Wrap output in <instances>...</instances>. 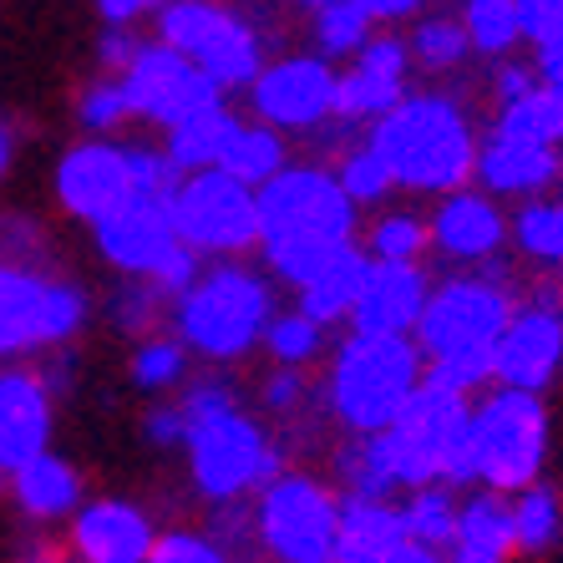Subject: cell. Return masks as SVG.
<instances>
[{
    "mask_svg": "<svg viewBox=\"0 0 563 563\" xmlns=\"http://www.w3.org/2000/svg\"><path fill=\"white\" fill-rule=\"evenodd\" d=\"M518 295L523 289L512 285L503 264L452 269L446 279H437L417 335H411L427 361V380L477 401L493 386V351L518 310Z\"/></svg>",
    "mask_w": 563,
    "mask_h": 563,
    "instance_id": "1",
    "label": "cell"
},
{
    "mask_svg": "<svg viewBox=\"0 0 563 563\" xmlns=\"http://www.w3.org/2000/svg\"><path fill=\"white\" fill-rule=\"evenodd\" d=\"M361 244V209L330 163H289L260 188V264L285 289L310 285L341 250Z\"/></svg>",
    "mask_w": 563,
    "mask_h": 563,
    "instance_id": "2",
    "label": "cell"
},
{
    "mask_svg": "<svg viewBox=\"0 0 563 563\" xmlns=\"http://www.w3.org/2000/svg\"><path fill=\"white\" fill-rule=\"evenodd\" d=\"M477 122L457 92H407L366 132V143L391 173L396 194L446 198L477 178Z\"/></svg>",
    "mask_w": 563,
    "mask_h": 563,
    "instance_id": "3",
    "label": "cell"
},
{
    "mask_svg": "<svg viewBox=\"0 0 563 563\" xmlns=\"http://www.w3.org/2000/svg\"><path fill=\"white\" fill-rule=\"evenodd\" d=\"M421 386H427V361L411 335L345 330L320 371V407L341 437H380L411 407Z\"/></svg>",
    "mask_w": 563,
    "mask_h": 563,
    "instance_id": "4",
    "label": "cell"
},
{
    "mask_svg": "<svg viewBox=\"0 0 563 563\" xmlns=\"http://www.w3.org/2000/svg\"><path fill=\"white\" fill-rule=\"evenodd\" d=\"M275 314V279L264 275V264L219 260L198 269L194 285L173 300L168 320L203 371H229L260 351Z\"/></svg>",
    "mask_w": 563,
    "mask_h": 563,
    "instance_id": "5",
    "label": "cell"
},
{
    "mask_svg": "<svg viewBox=\"0 0 563 563\" xmlns=\"http://www.w3.org/2000/svg\"><path fill=\"white\" fill-rule=\"evenodd\" d=\"M184 462L198 503L229 508V503H254L264 487L275 483L289 467V446L279 442V432L260 411L234 401V407H223L188 427Z\"/></svg>",
    "mask_w": 563,
    "mask_h": 563,
    "instance_id": "6",
    "label": "cell"
},
{
    "mask_svg": "<svg viewBox=\"0 0 563 563\" xmlns=\"http://www.w3.org/2000/svg\"><path fill=\"white\" fill-rule=\"evenodd\" d=\"M553 452V421L549 401L528 391H508V386H487L472 401V427H467V493L487 487V493H523V487L543 483Z\"/></svg>",
    "mask_w": 563,
    "mask_h": 563,
    "instance_id": "7",
    "label": "cell"
},
{
    "mask_svg": "<svg viewBox=\"0 0 563 563\" xmlns=\"http://www.w3.org/2000/svg\"><path fill=\"white\" fill-rule=\"evenodd\" d=\"M173 184H178V173L163 157V147L128 143V137H77L71 147H62L52 168L56 209L66 219L87 223V229L97 219H107L112 209H122L128 198H168Z\"/></svg>",
    "mask_w": 563,
    "mask_h": 563,
    "instance_id": "8",
    "label": "cell"
},
{
    "mask_svg": "<svg viewBox=\"0 0 563 563\" xmlns=\"http://www.w3.org/2000/svg\"><path fill=\"white\" fill-rule=\"evenodd\" d=\"M92 295L46 264H0V366L56 355L87 335Z\"/></svg>",
    "mask_w": 563,
    "mask_h": 563,
    "instance_id": "9",
    "label": "cell"
},
{
    "mask_svg": "<svg viewBox=\"0 0 563 563\" xmlns=\"http://www.w3.org/2000/svg\"><path fill=\"white\" fill-rule=\"evenodd\" d=\"M467 427H472V401L442 386H421L411 396V407L376 437L386 472L396 483V498L411 487L446 483L467 493Z\"/></svg>",
    "mask_w": 563,
    "mask_h": 563,
    "instance_id": "10",
    "label": "cell"
},
{
    "mask_svg": "<svg viewBox=\"0 0 563 563\" xmlns=\"http://www.w3.org/2000/svg\"><path fill=\"white\" fill-rule=\"evenodd\" d=\"M250 518L264 563H330L341 533V487L325 472L289 462L250 503Z\"/></svg>",
    "mask_w": 563,
    "mask_h": 563,
    "instance_id": "11",
    "label": "cell"
},
{
    "mask_svg": "<svg viewBox=\"0 0 563 563\" xmlns=\"http://www.w3.org/2000/svg\"><path fill=\"white\" fill-rule=\"evenodd\" d=\"M92 250L118 279H147V285H157L168 300H178L198 279V269H203V260H198L184 239H178V229H173L168 198H157V194L128 198L122 209L97 219Z\"/></svg>",
    "mask_w": 563,
    "mask_h": 563,
    "instance_id": "12",
    "label": "cell"
},
{
    "mask_svg": "<svg viewBox=\"0 0 563 563\" xmlns=\"http://www.w3.org/2000/svg\"><path fill=\"white\" fill-rule=\"evenodd\" d=\"M153 36L163 46H173L178 56L203 71V77L219 87L223 97L229 92H250L254 77L264 71V36L254 31V21L223 5V0H168L153 21Z\"/></svg>",
    "mask_w": 563,
    "mask_h": 563,
    "instance_id": "13",
    "label": "cell"
},
{
    "mask_svg": "<svg viewBox=\"0 0 563 563\" xmlns=\"http://www.w3.org/2000/svg\"><path fill=\"white\" fill-rule=\"evenodd\" d=\"M173 229L203 264L250 260L260 250V194L223 168L184 173L168 194Z\"/></svg>",
    "mask_w": 563,
    "mask_h": 563,
    "instance_id": "14",
    "label": "cell"
},
{
    "mask_svg": "<svg viewBox=\"0 0 563 563\" xmlns=\"http://www.w3.org/2000/svg\"><path fill=\"white\" fill-rule=\"evenodd\" d=\"M563 376V279L543 275L518 295L508 330L493 351V386L528 396H549Z\"/></svg>",
    "mask_w": 563,
    "mask_h": 563,
    "instance_id": "15",
    "label": "cell"
},
{
    "mask_svg": "<svg viewBox=\"0 0 563 563\" xmlns=\"http://www.w3.org/2000/svg\"><path fill=\"white\" fill-rule=\"evenodd\" d=\"M335 81L341 71L314 52L275 56L250 87L254 122L275 128L279 137H325L335 128Z\"/></svg>",
    "mask_w": 563,
    "mask_h": 563,
    "instance_id": "16",
    "label": "cell"
},
{
    "mask_svg": "<svg viewBox=\"0 0 563 563\" xmlns=\"http://www.w3.org/2000/svg\"><path fill=\"white\" fill-rule=\"evenodd\" d=\"M472 184L512 203L549 198L563 184V147H553L523 112H493L487 132L477 137V178Z\"/></svg>",
    "mask_w": 563,
    "mask_h": 563,
    "instance_id": "17",
    "label": "cell"
},
{
    "mask_svg": "<svg viewBox=\"0 0 563 563\" xmlns=\"http://www.w3.org/2000/svg\"><path fill=\"white\" fill-rule=\"evenodd\" d=\"M118 81H122V92H128L132 122H147V128H157V132L178 128L184 118L223 102L219 87H213L188 56L163 46V41H143Z\"/></svg>",
    "mask_w": 563,
    "mask_h": 563,
    "instance_id": "18",
    "label": "cell"
},
{
    "mask_svg": "<svg viewBox=\"0 0 563 563\" xmlns=\"http://www.w3.org/2000/svg\"><path fill=\"white\" fill-rule=\"evenodd\" d=\"M411 52L407 36L396 31H376V36L341 66V81H335V128L345 132H371L386 112L407 102L411 92Z\"/></svg>",
    "mask_w": 563,
    "mask_h": 563,
    "instance_id": "19",
    "label": "cell"
},
{
    "mask_svg": "<svg viewBox=\"0 0 563 563\" xmlns=\"http://www.w3.org/2000/svg\"><path fill=\"white\" fill-rule=\"evenodd\" d=\"M432 254L452 269H493L508 254V209L483 188H457L427 213Z\"/></svg>",
    "mask_w": 563,
    "mask_h": 563,
    "instance_id": "20",
    "label": "cell"
},
{
    "mask_svg": "<svg viewBox=\"0 0 563 563\" xmlns=\"http://www.w3.org/2000/svg\"><path fill=\"white\" fill-rule=\"evenodd\" d=\"M56 391L41 366H0V483L52 452Z\"/></svg>",
    "mask_w": 563,
    "mask_h": 563,
    "instance_id": "21",
    "label": "cell"
},
{
    "mask_svg": "<svg viewBox=\"0 0 563 563\" xmlns=\"http://www.w3.org/2000/svg\"><path fill=\"white\" fill-rule=\"evenodd\" d=\"M157 518L132 498H87L66 523V559L77 563H147Z\"/></svg>",
    "mask_w": 563,
    "mask_h": 563,
    "instance_id": "22",
    "label": "cell"
},
{
    "mask_svg": "<svg viewBox=\"0 0 563 563\" xmlns=\"http://www.w3.org/2000/svg\"><path fill=\"white\" fill-rule=\"evenodd\" d=\"M437 279L427 275V264H376L371 260L361 300H355L351 330H371V335H417L421 310L432 300Z\"/></svg>",
    "mask_w": 563,
    "mask_h": 563,
    "instance_id": "23",
    "label": "cell"
},
{
    "mask_svg": "<svg viewBox=\"0 0 563 563\" xmlns=\"http://www.w3.org/2000/svg\"><path fill=\"white\" fill-rule=\"evenodd\" d=\"M5 493H11L15 512L36 528H56V523L66 528L71 512L87 503V483H81V472L71 467L62 452H41L36 462H26V467L5 483Z\"/></svg>",
    "mask_w": 563,
    "mask_h": 563,
    "instance_id": "24",
    "label": "cell"
},
{
    "mask_svg": "<svg viewBox=\"0 0 563 563\" xmlns=\"http://www.w3.org/2000/svg\"><path fill=\"white\" fill-rule=\"evenodd\" d=\"M442 559L446 563H512L518 559L508 498H503V493H487V487L462 493L457 528H452V538H446Z\"/></svg>",
    "mask_w": 563,
    "mask_h": 563,
    "instance_id": "25",
    "label": "cell"
},
{
    "mask_svg": "<svg viewBox=\"0 0 563 563\" xmlns=\"http://www.w3.org/2000/svg\"><path fill=\"white\" fill-rule=\"evenodd\" d=\"M407 543L396 498H341V533L330 563H391Z\"/></svg>",
    "mask_w": 563,
    "mask_h": 563,
    "instance_id": "26",
    "label": "cell"
},
{
    "mask_svg": "<svg viewBox=\"0 0 563 563\" xmlns=\"http://www.w3.org/2000/svg\"><path fill=\"white\" fill-rule=\"evenodd\" d=\"M239 112L229 102H213L203 107V112H194V118H184L178 128L163 132V157L173 163V173L184 178V173H209L223 163V153H229V143H234L239 132Z\"/></svg>",
    "mask_w": 563,
    "mask_h": 563,
    "instance_id": "27",
    "label": "cell"
},
{
    "mask_svg": "<svg viewBox=\"0 0 563 563\" xmlns=\"http://www.w3.org/2000/svg\"><path fill=\"white\" fill-rule=\"evenodd\" d=\"M366 250L361 244H351V250H341L335 260L320 269V275L310 279V285L295 289V310H305L310 320H320L325 330L335 325H351L355 314V300H361V285H366Z\"/></svg>",
    "mask_w": 563,
    "mask_h": 563,
    "instance_id": "28",
    "label": "cell"
},
{
    "mask_svg": "<svg viewBox=\"0 0 563 563\" xmlns=\"http://www.w3.org/2000/svg\"><path fill=\"white\" fill-rule=\"evenodd\" d=\"M508 250L538 275H563V203L559 198H528L508 213Z\"/></svg>",
    "mask_w": 563,
    "mask_h": 563,
    "instance_id": "29",
    "label": "cell"
},
{
    "mask_svg": "<svg viewBox=\"0 0 563 563\" xmlns=\"http://www.w3.org/2000/svg\"><path fill=\"white\" fill-rule=\"evenodd\" d=\"M194 355H188V345L173 335V330H157V335H143V341H132L128 351V380L137 386L143 396H153V401H168V396H178L194 380Z\"/></svg>",
    "mask_w": 563,
    "mask_h": 563,
    "instance_id": "30",
    "label": "cell"
},
{
    "mask_svg": "<svg viewBox=\"0 0 563 563\" xmlns=\"http://www.w3.org/2000/svg\"><path fill=\"white\" fill-rule=\"evenodd\" d=\"M361 250L376 264H427V254H432L427 213L411 209V203H386L361 229Z\"/></svg>",
    "mask_w": 563,
    "mask_h": 563,
    "instance_id": "31",
    "label": "cell"
},
{
    "mask_svg": "<svg viewBox=\"0 0 563 563\" xmlns=\"http://www.w3.org/2000/svg\"><path fill=\"white\" fill-rule=\"evenodd\" d=\"M508 508H512V543H518L523 559H549L563 543V493L549 477L523 487V493H512Z\"/></svg>",
    "mask_w": 563,
    "mask_h": 563,
    "instance_id": "32",
    "label": "cell"
},
{
    "mask_svg": "<svg viewBox=\"0 0 563 563\" xmlns=\"http://www.w3.org/2000/svg\"><path fill=\"white\" fill-rule=\"evenodd\" d=\"M289 163H295V157H289V137H279L275 128H264V122L244 118L219 168L229 173V178H239L244 188H254V194H260L264 184H275Z\"/></svg>",
    "mask_w": 563,
    "mask_h": 563,
    "instance_id": "33",
    "label": "cell"
},
{
    "mask_svg": "<svg viewBox=\"0 0 563 563\" xmlns=\"http://www.w3.org/2000/svg\"><path fill=\"white\" fill-rule=\"evenodd\" d=\"M462 36H467L472 56L483 62H508L523 46V15H518V0H462L457 15Z\"/></svg>",
    "mask_w": 563,
    "mask_h": 563,
    "instance_id": "34",
    "label": "cell"
},
{
    "mask_svg": "<svg viewBox=\"0 0 563 563\" xmlns=\"http://www.w3.org/2000/svg\"><path fill=\"white\" fill-rule=\"evenodd\" d=\"M264 355H269V366H289V371H314L320 361H325L330 351V330L320 325V320H310L305 310H279L275 320H269V330H264Z\"/></svg>",
    "mask_w": 563,
    "mask_h": 563,
    "instance_id": "35",
    "label": "cell"
},
{
    "mask_svg": "<svg viewBox=\"0 0 563 563\" xmlns=\"http://www.w3.org/2000/svg\"><path fill=\"white\" fill-rule=\"evenodd\" d=\"M376 21L361 0H330L320 11H310V41H314V56H325L330 66L335 62H351L371 36H376Z\"/></svg>",
    "mask_w": 563,
    "mask_h": 563,
    "instance_id": "36",
    "label": "cell"
},
{
    "mask_svg": "<svg viewBox=\"0 0 563 563\" xmlns=\"http://www.w3.org/2000/svg\"><path fill=\"white\" fill-rule=\"evenodd\" d=\"M401 523H407V538L421 543V549H446V538L457 528V508H462V493L446 483H432V487H411L401 493Z\"/></svg>",
    "mask_w": 563,
    "mask_h": 563,
    "instance_id": "37",
    "label": "cell"
},
{
    "mask_svg": "<svg viewBox=\"0 0 563 563\" xmlns=\"http://www.w3.org/2000/svg\"><path fill=\"white\" fill-rule=\"evenodd\" d=\"M330 173L341 178V188H345V198H351L355 209H386L391 203V194H396V184H391V173H386V163L376 157V147L366 143V132L361 137H351V143H341V157L330 163Z\"/></svg>",
    "mask_w": 563,
    "mask_h": 563,
    "instance_id": "38",
    "label": "cell"
},
{
    "mask_svg": "<svg viewBox=\"0 0 563 563\" xmlns=\"http://www.w3.org/2000/svg\"><path fill=\"white\" fill-rule=\"evenodd\" d=\"M407 52H411V66L432 71V77H452L472 56V46L452 15H417V26L407 31Z\"/></svg>",
    "mask_w": 563,
    "mask_h": 563,
    "instance_id": "39",
    "label": "cell"
},
{
    "mask_svg": "<svg viewBox=\"0 0 563 563\" xmlns=\"http://www.w3.org/2000/svg\"><path fill=\"white\" fill-rule=\"evenodd\" d=\"M168 310H173V300L157 285H147V279H118V289L107 295V320H112V330L128 335V341L157 335Z\"/></svg>",
    "mask_w": 563,
    "mask_h": 563,
    "instance_id": "40",
    "label": "cell"
},
{
    "mask_svg": "<svg viewBox=\"0 0 563 563\" xmlns=\"http://www.w3.org/2000/svg\"><path fill=\"white\" fill-rule=\"evenodd\" d=\"M523 15V41L533 46L538 81L563 87V0H518Z\"/></svg>",
    "mask_w": 563,
    "mask_h": 563,
    "instance_id": "41",
    "label": "cell"
},
{
    "mask_svg": "<svg viewBox=\"0 0 563 563\" xmlns=\"http://www.w3.org/2000/svg\"><path fill=\"white\" fill-rule=\"evenodd\" d=\"M71 118H77L81 137H118V132L132 122V107H128L122 81L97 71V77L87 81L77 97H71Z\"/></svg>",
    "mask_w": 563,
    "mask_h": 563,
    "instance_id": "42",
    "label": "cell"
},
{
    "mask_svg": "<svg viewBox=\"0 0 563 563\" xmlns=\"http://www.w3.org/2000/svg\"><path fill=\"white\" fill-rule=\"evenodd\" d=\"M147 563H234V553H223L203 528H163Z\"/></svg>",
    "mask_w": 563,
    "mask_h": 563,
    "instance_id": "43",
    "label": "cell"
},
{
    "mask_svg": "<svg viewBox=\"0 0 563 563\" xmlns=\"http://www.w3.org/2000/svg\"><path fill=\"white\" fill-rule=\"evenodd\" d=\"M538 87V71L533 62H518V56H508V62H493V77H487V107L493 112H508V107L528 102Z\"/></svg>",
    "mask_w": 563,
    "mask_h": 563,
    "instance_id": "44",
    "label": "cell"
},
{
    "mask_svg": "<svg viewBox=\"0 0 563 563\" xmlns=\"http://www.w3.org/2000/svg\"><path fill=\"white\" fill-rule=\"evenodd\" d=\"M508 112H523L528 122H533L543 137H549L553 147H563V87H553V81H538L533 97L518 107H508Z\"/></svg>",
    "mask_w": 563,
    "mask_h": 563,
    "instance_id": "45",
    "label": "cell"
},
{
    "mask_svg": "<svg viewBox=\"0 0 563 563\" xmlns=\"http://www.w3.org/2000/svg\"><path fill=\"white\" fill-rule=\"evenodd\" d=\"M184 437H188V427H184V411H178V401H153V407L143 411V442L147 446H157V452H184Z\"/></svg>",
    "mask_w": 563,
    "mask_h": 563,
    "instance_id": "46",
    "label": "cell"
},
{
    "mask_svg": "<svg viewBox=\"0 0 563 563\" xmlns=\"http://www.w3.org/2000/svg\"><path fill=\"white\" fill-rule=\"evenodd\" d=\"M137 46H143V41L132 36V31H112V26H107L102 41H97V71H102V77H122V71H128V62L137 56Z\"/></svg>",
    "mask_w": 563,
    "mask_h": 563,
    "instance_id": "47",
    "label": "cell"
},
{
    "mask_svg": "<svg viewBox=\"0 0 563 563\" xmlns=\"http://www.w3.org/2000/svg\"><path fill=\"white\" fill-rule=\"evenodd\" d=\"M163 5H168V0H97V11H102V21L112 31H132L137 21H147V15L157 21Z\"/></svg>",
    "mask_w": 563,
    "mask_h": 563,
    "instance_id": "48",
    "label": "cell"
},
{
    "mask_svg": "<svg viewBox=\"0 0 563 563\" xmlns=\"http://www.w3.org/2000/svg\"><path fill=\"white\" fill-rule=\"evenodd\" d=\"M361 5L371 11L376 26H401V21H417L427 0H361Z\"/></svg>",
    "mask_w": 563,
    "mask_h": 563,
    "instance_id": "49",
    "label": "cell"
},
{
    "mask_svg": "<svg viewBox=\"0 0 563 563\" xmlns=\"http://www.w3.org/2000/svg\"><path fill=\"white\" fill-rule=\"evenodd\" d=\"M11 168H15V128L0 118V184L11 178Z\"/></svg>",
    "mask_w": 563,
    "mask_h": 563,
    "instance_id": "50",
    "label": "cell"
},
{
    "mask_svg": "<svg viewBox=\"0 0 563 563\" xmlns=\"http://www.w3.org/2000/svg\"><path fill=\"white\" fill-rule=\"evenodd\" d=\"M391 563H446V559H442V553H437V549H421V543H407V549L396 553Z\"/></svg>",
    "mask_w": 563,
    "mask_h": 563,
    "instance_id": "51",
    "label": "cell"
},
{
    "mask_svg": "<svg viewBox=\"0 0 563 563\" xmlns=\"http://www.w3.org/2000/svg\"><path fill=\"white\" fill-rule=\"evenodd\" d=\"M15 563H66V553H56L52 543H36V549H26Z\"/></svg>",
    "mask_w": 563,
    "mask_h": 563,
    "instance_id": "52",
    "label": "cell"
},
{
    "mask_svg": "<svg viewBox=\"0 0 563 563\" xmlns=\"http://www.w3.org/2000/svg\"><path fill=\"white\" fill-rule=\"evenodd\" d=\"M295 5H305V11H320V5H330V0H295Z\"/></svg>",
    "mask_w": 563,
    "mask_h": 563,
    "instance_id": "53",
    "label": "cell"
},
{
    "mask_svg": "<svg viewBox=\"0 0 563 563\" xmlns=\"http://www.w3.org/2000/svg\"><path fill=\"white\" fill-rule=\"evenodd\" d=\"M559 203H563V184H559Z\"/></svg>",
    "mask_w": 563,
    "mask_h": 563,
    "instance_id": "54",
    "label": "cell"
},
{
    "mask_svg": "<svg viewBox=\"0 0 563 563\" xmlns=\"http://www.w3.org/2000/svg\"><path fill=\"white\" fill-rule=\"evenodd\" d=\"M66 563H77V559H66Z\"/></svg>",
    "mask_w": 563,
    "mask_h": 563,
    "instance_id": "55",
    "label": "cell"
}]
</instances>
